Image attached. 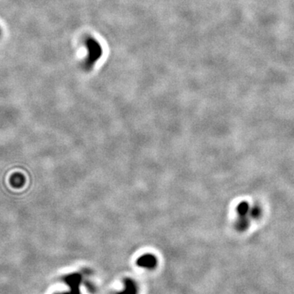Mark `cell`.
I'll list each match as a JSON object with an SVG mask.
<instances>
[{
  "label": "cell",
  "instance_id": "cell-1",
  "mask_svg": "<svg viewBox=\"0 0 294 294\" xmlns=\"http://www.w3.org/2000/svg\"><path fill=\"white\" fill-rule=\"evenodd\" d=\"M238 219L234 227L238 231L243 232L249 227L251 220L260 218L262 215V209L257 204L250 205L248 202H240L236 208Z\"/></svg>",
  "mask_w": 294,
  "mask_h": 294
},
{
  "label": "cell",
  "instance_id": "cell-2",
  "mask_svg": "<svg viewBox=\"0 0 294 294\" xmlns=\"http://www.w3.org/2000/svg\"><path fill=\"white\" fill-rule=\"evenodd\" d=\"M156 264H157L156 257L152 254L143 255L137 260V265L142 267L149 268V269L155 267Z\"/></svg>",
  "mask_w": 294,
  "mask_h": 294
},
{
  "label": "cell",
  "instance_id": "cell-3",
  "mask_svg": "<svg viewBox=\"0 0 294 294\" xmlns=\"http://www.w3.org/2000/svg\"><path fill=\"white\" fill-rule=\"evenodd\" d=\"M23 181H24V178H23L22 175H15V176L13 177L12 183H13V185H14L15 186H20L23 185Z\"/></svg>",
  "mask_w": 294,
  "mask_h": 294
},
{
  "label": "cell",
  "instance_id": "cell-4",
  "mask_svg": "<svg viewBox=\"0 0 294 294\" xmlns=\"http://www.w3.org/2000/svg\"><path fill=\"white\" fill-rule=\"evenodd\" d=\"M136 293V288L135 286L133 285V283L132 282H128V284H127L126 289L125 291H124V292H122L120 294H135Z\"/></svg>",
  "mask_w": 294,
  "mask_h": 294
}]
</instances>
